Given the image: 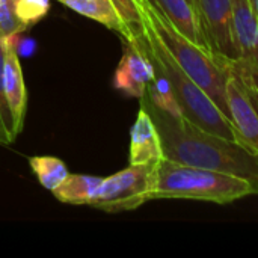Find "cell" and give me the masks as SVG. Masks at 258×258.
Segmentation results:
<instances>
[{"mask_svg":"<svg viewBox=\"0 0 258 258\" xmlns=\"http://www.w3.org/2000/svg\"><path fill=\"white\" fill-rule=\"evenodd\" d=\"M225 97L230 119L236 127L243 147L258 154V110L248 92L231 74H228L225 80Z\"/></svg>","mask_w":258,"mask_h":258,"instance_id":"obj_9","label":"cell"},{"mask_svg":"<svg viewBox=\"0 0 258 258\" xmlns=\"http://www.w3.org/2000/svg\"><path fill=\"white\" fill-rule=\"evenodd\" d=\"M254 195L252 186L230 174L162 159L157 163L153 200H189L231 204Z\"/></svg>","mask_w":258,"mask_h":258,"instance_id":"obj_3","label":"cell"},{"mask_svg":"<svg viewBox=\"0 0 258 258\" xmlns=\"http://www.w3.org/2000/svg\"><path fill=\"white\" fill-rule=\"evenodd\" d=\"M5 53H6V38L0 39V121L3 127L6 128L8 135L11 136L12 141L17 139L15 132H14V122H12V115L6 101L5 95Z\"/></svg>","mask_w":258,"mask_h":258,"instance_id":"obj_19","label":"cell"},{"mask_svg":"<svg viewBox=\"0 0 258 258\" xmlns=\"http://www.w3.org/2000/svg\"><path fill=\"white\" fill-rule=\"evenodd\" d=\"M17 0H0V39L15 36L27 29L15 12Z\"/></svg>","mask_w":258,"mask_h":258,"instance_id":"obj_17","label":"cell"},{"mask_svg":"<svg viewBox=\"0 0 258 258\" xmlns=\"http://www.w3.org/2000/svg\"><path fill=\"white\" fill-rule=\"evenodd\" d=\"M67 8L76 11L77 14L95 20L100 24L106 26L110 30H115L122 36V39H128V32L116 12L115 6L110 0H57Z\"/></svg>","mask_w":258,"mask_h":258,"instance_id":"obj_14","label":"cell"},{"mask_svg":"<svg viewBox=\"0 0 258 258\" xmlns=\"http://www.w3.org/2000/svg\"><path fill=\"white\" fill-rule=\"evenodd\" d=\"M189 5H190V8L197 12V15H198V0H186Z\"/></svg>","mask_w":258,"mask_h":258,"instance_id":"obj_22","label":"cell"},{"mask_svg":"<svg viewBox=\"0 0 258 258\" xmlns=\"http://www.w3.org/2000/svg\"><path fill=\"white\" fill-rule=\"evenodd\" d=\"M29 165L36 175L41 186L47 190H54L68 175V169L65 163L51 156H35L29 159Z\"/></svg>","mask_w":258,"mask_h":258,"instance_id":"obj_15","label":"cell"},{"mask_svg":"<svg viewBox=\"0 0 258 258\" xmlns=\"http://www.w3.org/2000/svg\"><path fill=\"white\" fill-rule=\"evenodd\" d=\"M141 106L150 113L162 142L163 157L246 180L258 195V154L236 141L209 133L181 115L157 107L145 94Z\"/></svg>","mask_w":258,"mask_h":258,"instance_id":"obj_1","label":"cell"},{"mask_svg":"<svg viewBox=\"0 0 258 258\" xmlns=\"http://www.w3.org/2000/svg\"><path fill=\"white\" fill-rule=\"evenodd\" d=\"M115 6L116 12L119 14L127 32L128 39L125 41H135L144 35L145 24H144V14L141 9L139 0H110Z\"/></svg>","mask_w":258,"mask_h":258,"instance_id":"obj_16","label":"cell"},{"mask_svg":"<svg viewBox=\"0 0 258 258\" xmlns=\"http://www.w3.org/2000/svg\"><path fill=\"white\" fill-rule=\"evenodd\" d=\"M163 159L162 142L159 132L150 116V113L141 106L136 121L130 132V154L128 162L132 165L156 163Z\"/></svg>","mask_w":258,"mask_h":258,"instance_id":"obj_11","label":"cell"},{"mask_svg":"<svg viewBox=\"0 0 258 258\" xmlns=\"http://www.w3.org/2000/svg\"><path fill=\"white\" fill-rule=\"evenodd\" d=\"M144 24L145 50L150 59L163 71V74L169 80L181 116L209 133H215L225 139L242 144L233 122L221 112V109L209 97V94L175 62L165 45L159 41L150 24L145 21V18Z\"/></svg>","mask_w":258,"mask_h":258,"instance_id":"obj_2","label":"cell"},{"mask_svg":"<svg viewBox=\"0 0 258 258\" xmlns=\"http://www.w3.org/2000/svg\"><path fill=\"white\" fill-rule=\"evenodd\" d=\"M249 6H251L252 14H254V17H255L258 23V0H249Z\"/></svg>","mask_w":258,"mask_h":258,"instance_id":"obj_21","label":"cell"},{"mask_svg":"<svg viewBox=\"0 0 258 258\" xmlns=\"http://www.w3.org/2000/svg\"><path fill=\"white\" fill-rule=\"evenodd\" d=\"M103 178L95 175L85 174H70L54 190H51L53 197L71 206H94Z\"/></svg>","mask_w":258,"mask_h":258,"instance_id":"obj_12","label":"cell"},{"mask_svg":"<svg viewBox=\"0 0 258 258\" xmlns=\"http://www.w3.org/2000/svg\"><path fill=\"white\" fill-rule=\"evenodd\" d=\"M154 74V65L144 45V35L135 41L124 39V53L113 76L115 89L141 98L153 82Z\"/></svg>","mask_w":258,"mask_h":258,"instance_id":"obj_8","label":"cell"},{"mask_svg":"<svg viewBox=\"0 0 258 258\" xmlns=\"http://www.w3.org/2000/svg\"><path fill=\"white\" fill-rule=\"evenodd\" d=\"M233 15L237 59L228 60L213 56L216 62L242 85L258 110V23L249 6V0H233Z\"/></svg>","mask_w":258,"mask_h":258,"instance_id":"obj_6","label":"cell"},{"mask_svg":"<svg viewBox=\"0 0 258 258\" xmlns=\"http://www.w3.org/2000/svg\"><path fill=\"white\" fill-rule=\"evenodd\" d=\"M50 11V0H17L15 12L18 18L27 26H33L39 20H42Z\"/></svg>","mask_w":258,"mask_h":258,"instance_id":"obj_18","label":"cell"},{"mask_svg":"<svg viewBox=\"0 0 258 258\" xmlns=\"http://www.w3.org/2000/svg\"><path fill=\"white\" fill-rule=\"evenodd\" d=\"M17 36V35H15ZM6 38V53H5V95L12 115L14 132L18 136L24 127L26 109H27V89L24 83V76L20 63V57L15 48L14 38Z\"/></svg>","mask_w":258,"mask_h":258,"instance_id":"obj_10","label":"cell"},{"mask_svg":"<svg viewBox=\"0 0 258 258\" xmlns=\"http://www.w3.org/2000/svg\"><path fill=\"white\" fill-rule=\"evenodd\" d=\"M150 2L156 8H159L183 35H186L195 44L209 50L198 15L186 0H150Z\"/></svg>","mask_w":258,"mask_h":258,"instance_id":"obj_13","label":"cell"},{"mask_svg":"<svg viewBox=\"0 0 258 258\" xmlns=\"http://www.w3.org/2000/svg\"><path fill=\"white\" fill-rule=\"evenodd\" d=\"M139 3L145 21L150 24L169 54L209 94L221 112L230 119L225 97V80L228 74L216 62L212 51L195 44L192 39L183 35L174 26V23L150 0H139Z\"/></svg>","mask_w":258,"mask_h":258,"instance_id":"obj_4","label":"cell"},{"mask_svg":"<svg viewBox=\"0 0 258 258\" xmlns=\"http://www.w3.org/2000/svg\"><path fill=\"white\" fill-rule=\"evenodd\" d=\"M157 163L128 165L122 171L103 178L92 207L106 213H121L139 209L153 201Z\"/></svg>","mask_w":258,"mask_h":258,"instance_id":"obj_5","label":"cell"},{"mask_svg":"<svg viewBox=\"0 0 258 258\" xmlns=\"http://www.w3.org/2000/svg\"><path fill=\"white\" fill-rule=\"evenodd\" d=\"M14 141L11 139V136L8 135V132H6V128L3 127V124H2V121H0V144L2 145H8V144H12Z\"/></svg>","mask_w":258,"mask_h":258,"instance_id":"obj_20","label":"cell"},{"mask_svg":"<svg viewBox=\"0 0 258 258\" xmlns=\"http://www.w3.org/2000/svg\"><path fill=\"white\" fill-rule=\"evenodd\" d=\"M110 3H112V2H110Z\"/></svg>","mask_w":258,"mask_h":258,"instance_id":"obj_23","label":"cell"},{"mask_svg":"<svg viewBox=\"0 0 258 258\" xmlns=\"http://www.w3.org/2000/svg\"><path fill=\"white\" fill-rule=\"evenodd\" d=\"M198 20L212 54L236 60L233 0H198Z\"/></svg>","mask_w":258,"mask_h":258,"instance_id":"obj_7","label":"cell"}]
</instances>
